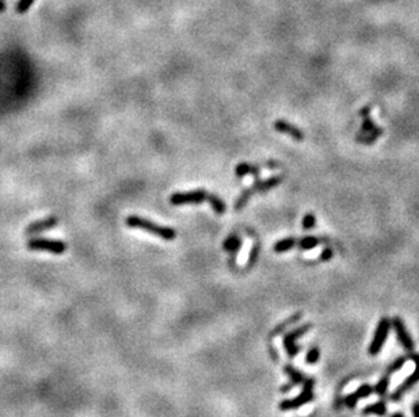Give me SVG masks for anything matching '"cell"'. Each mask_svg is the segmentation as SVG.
I'll return each mask as SVG.
<instances>
[{
    "instance_id": "cell-1",
    "label": "cell",
    "mask_w": 419,
    "mask_h": 417,
    "mask_svg": "<svg viewBox=\"0 0 419 417\" xmlns=\"http://www.w3.org/2000/svg\"><path fill=\"white\" fill-rule=\"evenodd\" d=\"M284 175H275V176H270L265 179V180H259V177H255V181L253 183L250 189H246L240 195L239 198L235 201V205H233V209L235 211H240L243 207L246 206L247 202L250 201L251 195L255 194V193H266V191H270V190L275 189L277 186H279L282 181H284Z\"/></svg>"
},
{
    "instance_id": "cell-2",
    "label": "cell",
    "mask_w": 419,
    "mask_h": 417,
    "mask_svg": "<svg viewBox=\"0 0 419 417\" xmlns=\"http://www.w3.org/2000/svg\"><path fill=\"white\" fill-rule=\"evenodd\" d=\"M125 223L128 226L135 227V229H141L144 232L152 233V235L160 237L165 241H173L177 237V232H175L174 227L161 226V225H157V223L152 222V221H149L144 217H139V215H129L125 219Z\"/></svg>"
},
{
    "instance_id": "cell-3",
    "label": "cell",
    "mask_w": 419,
    "mask_h": 417,
    "mask_svg": "<svg viewBox=\"0 0 419 417\" xmlns=\"http://www.w3.org/2000/svg\"><path fill=\"white\" fill-rule=\"evenodd\" d=\"M212 194H209L205 190H193L186 193H175L170 197V203L174 206H181V205H197L201 202H209Z\"/></svg>"
},
{
    "instance_id": "cell-4",
    "label": "cell",
    "mask_w": 419,
    "mask_h": 417,
    "mask_svg": "<svg viewBox=\"0 0 419 417\" xmlns=\"http://www.w3.org/2000/svg\"><path fill=\"white\" fill-rule=\"evenodd\" d=\"M27 248L31 251H43L53 255H63L67 251L68 245L61 240H51V239H31L27 241Z\"/></svg>"
},
{
    "instance_id": "cell-5",
    "label": "cell",
    "mask_w": 419,
    "mask_h": 417,
    "mask_svg": "<svg viewBox=\"0 0 419 417\" xmlns=\"http://www.w3.org/2000/svg\"><path fill=\"white\" fill-rule=\"evenodd\" d=\"M313 386H315V379L309 378L304 381L303 392L293 400H285L279 404L281 410H290V409H297L303 405L308 404L309 401L313 400Z\"/></svg>"
},
{
    "instance_id": "cell-6",
    "label": "cell",
    "mask_w": 419,
    "mask_h": 417,
    "mask_svg": "<svg viewBox=\"0 0 419 417\" xmlns=\"http://www.w3.org/2000/svg\"><path fill=\"white\" fill-rule=\"evenodd\" d=\"M390 328H391L390 318H387V317L381 318L379 325H377L374 337H373L372 343H370V346H369V354L377 355L379 352H380L383 346H384V343H386L387 336H388V333H390Z\"/></svg>"
},
{
    "instance_id": "cell-7",
    "label": "cell",
    "mask_w": 419,
    "mask_h": 417,
    "mask_svg": "<svg viewBox=\"0 0 419 417\" xmlns=\"http://www.w3.org/2000/svg\"><path fill=\"white\" fill-rule=\"evenodd\" d=\"M311 327H312L311 324H305V325H303V327H300V328L292 331V332L286 333V336L284 337V346L289 356H296V355L299 354L300 348L297 347L296 340L300 336H303L304 333L308 332L309 329H311Z\"/></svg>"
},
{
    "instance_id": "cell-8",
    "label": "cell",
    "mask_w": 419,
    "mask_h": 417,
    "mask_svg": "<svg viewBox=\"0 0 419 417\" xmlns=\"http://www.w3.org/2000/svg\"><path fill=\"white\" fill-rule=\"evenodd\" d=\"M59 225V217L56 215H49L47 218L39 219V221H35V222L30 223L29 226L26 227V236H35V235H39V233H44L55 227Z\"/></svg>"
},
{
    "instance_id": "cell-9",
    "label": "cell",
    "mask_w": 419,
    "mask_h": 417,
    "mask_svg": "<svg viewBox=\"0 0 419 417\" xmlns=\"http://www.w3.org/2000/svg\"><path fill=\"white\" fill-rule=\"evenodd\" d=\"M411 359L415 362V371L396 389V392L392 394V400H399L408 389L412 388L416 382H419V355H411Z\"/></svg>"
},
{
    "instance_id": "cell-10",
    "label": "cell",
    "mask_w": 419,
    "mask_h": 417,
    "mask_svg": "<svg viewBox=\"0 0 419 417\" xmlns=\"http://www.w3.org/2000/svg\"><path fill=\"white\" fill-rule=\"evenodd\" d=\"M392 325H394L395 332H396V336H398L399 341L402 343V346L406 348L408 352L414 350V341L411 340L410 335L406 331V327L403 324V321L399 318V317H395L394 321H392Z\"/></svg>"
},
{
    "instance_id": "cell-11",
    "label": "cell",
    "mask_w": 419,
    "mask_h": 417,
    "mask_svg": "<svg viewBox=\"0 0 419 417\" xmlns=\"http://www.w3.org/2000/svg\"><path fill=\"white\" fill-rule=\"evenodd\" d=\"M274 129L277 131H279V133H284V134L292 137V138L296 140V141H303L305 137L303 130H300V129L295 126V125H290V123L284 121V119H277L274 122Z\"/></svg>"
},
{
    "instance_id": "cell-12",
    "label": "cell",
    "mask_w": 419,
    "mask_h": 417,
    "mask_svg": "<svg viewBox=\"0 0 419 417\" xmlns=\"http://www.w3.org/2000/svg\"><path fill=\"white\" fill-rule=\"evenodd\" d=\"M372 392V386H369V385H362L361 388L357 389L356 392L349 394L347 397H345V398H343V404L346 405L347 408H354L357 402H358V400H361V398H366L368 396H370V393Z\"/></svg>"
},
{
    "instance_id": "cell-13",
    "label": "cell",
    "mask_w": 419,
    "mask_h": 417,
    "mask_svg": "<svg viewBox=\"0 0 419 417\" xmlns=\"http://www.w3.org/2000/svg\"><path fill=\"white\" fill-rule=\"evenodd\" d=\"M370 111H372V107L370 106H366L364 109L360 110V117H362V126H361L360 133L365 134V133H372V131H380L383 130L380 126H377L376 123L373 122V119L370 118Z\"/></svg>"
},
{
    "instance_id": "cell-14",
    "label": "cell",
    "mask_w": 419,
    "mask_h": 417,
    "mask_svg": "<svg viewBox=\"0 0 419 417\" xmlns=\"http://www.w3.org/2000/svg\"><path fill=\"white\" fill-rule=\"evenodd\" d=\"M224 251L231 253V264L233 263V259L239 253V249L241 248V239L237 233H231L227 239H225L224 244H223Z\"/></svg>"
},
{
    "instance_id": "cell-15",
    "label": "cell",
    "mask_w": 419,
    "mask_h": 417,
    "mask_svg": "<svg viewBox=\"0 0 419 417\" xmlns=\"http://www.w3.org/2000/svg\"><path fill=\"white\" fill-rule=\"evenodd\" d=\"M285 373L289 375V378H290V381H292V382H289L288 385H285V386H282V388H281V392H282V393H288L289 390L295 388L296 385L304 384V375L301 374L300 371H297L295 367L286 366V367H285Z\"/></svg>"
},
{
    "instance_id": "cell-16",
    "label": "cell",
    "mask_w": 419,
    "mask_h": 417,
    "mask_svg": "<svg viewBox=\"0 0 419 417\" xmlns=\"http://www.w3.org/2000/svg\"><path fill=\"white\" fill-rule=\"evenodd\" d=\"M259 173H261V168L257 167L254 164H250V163H240V164L236 165L235 168V175L237 177H244L247 175H251L254 177H259Z\"/></svg>"
},
{
    "instance_id": "cell-17",
    "label": "cell",
    "mask_w": 419,
    "mask_h": 417,
    "mask_svg": "<svg viewBox=\"0 0 419 417\" xmlns=\"http://www.w3.org/2000/svg\"><path fill=\"white\" fill-rule=\"evenodd\" d=\"M297 244V239L295 237H285L282 240L277 241L274 244V252L275 253H285L290 251V249Z\"/></svg>"
},
{
    "instance_id": "cell-18",
    "label": "cell",
    "mask_w": 419,
    "mask_h": 417,
    "mask_svg": "<svg viewBox=\"0 0 419 417\" xmlns=\"http://www.w3.org/2000/svg\"><path fill=\"white\" fill-rule=\"evenodd\" d=\"M383 133H384V130L372 131V133H365V134L358 133V134L356 135V140L360 144H362V145H372V144H374L376 140L380 138L381 135H383Z\"/></svg>"
},
{
    "instance_id": "cell-19",
    "label": "cell",
    "mask_w": 419,
    "mask_h": 417,
    "mask_svg": "<svg viewBox=\"0 0 419 417\" xmlns=\"http://www.w3.org/2000/svg\"><path fill=\"white\" fill-rule=\"evenodd\" d=\"M320 241L322 240H320L319 237L307 236L297 241V245H299V248L303 249V251H309V249H313L315 247H318V245L320 244Z\"/></svg>"
},
{
    "instance_id": "cell-20",
    "label": "cell",
    "mask_w": 419,
    "mask_h": 417,
    "mask_svg": "<svg viewBox=\"0 0 419 417\" xmlns=\"http://www.w3.org/2000/svg\"><path fill=\"white\" fill-rule=\"evenodd\" d=\"M386 413V404L383 401H379L376 404L368 405L364 408V414H376V416H384Z\"/></svg>"
},
{
    "instance_id": "cell-21",
    "label": "cell",
    "mask_w": 419,
    "mask_h": 417,
    "mask_svg": "<svg viewBox=\"0 0 419 417\" xmlns=\"http://www.w3.org/2000/svg\"><path fill=\"white\" fill-rule=\"evenodd\" d=\"M209 205H211L213 211L217 213V214H224L225 210H227V206H225V203L223 202V199H220L215 194H212V197L209 199Z\"/></svg>"
},
{
    "instance_id": "cell-22",
    "label": "cell",
    "mask_w": 419,
    "mask_h": 417,
    "mask_svg": "<svg viewBox=\"0 0 419 417\" xmlns=\"http://www.w3.org/2000/svg\"><path fill=\"white\" fill-rule=\"evenodd\" d=\"M35 0H18L15 5V11L18 14H25L30 10V7L34 5Z\"/></svg>"
},
{
    "instance_id": "cell-23",
    "label": "cell",
    "mask_w": 419,
    "mask_h": 417,
    "mask_svg": "<svg viewBox=\"0 0 419 417\" xmlns=\"http://www.w3.org/2000/svg\"><path fill=\"white\" fill-rule=\"evenodd\" d=\"M388 386H390V375L381 378L380 382H379V384L376 385V388H374V392H376L379 396H384L387 390H388Z\"/></svg>"
},
{
    "instance_id": "cell-24",
    "label": "cell",
    "mask_w": 419,
    "mask_h": 417,
    "mask_svg": "<svg viewBox=\"0 0 419 417\" xmlns=\"http://www.w3.org/2000/svg\"><path fill=\"white\" fill-rule=\"evenodd\" d=\"M315 225H316V217H315V214H312V213L305 214L304 218H303V227H304V230H311V229L315 227Z\"/></svg>"
},
{
    "instance_id": "cell-25",
    "label": "cell",
    "mask_w": 419,
    "mask_h": 417,
    "mask_svg": "<svg viewBox=\"0 0 419 417\" xmlns=\"http://www.w3.org/2000/svg\"><path fill=\"white\" fill-rule=\"evenodd\" d=\"M300 317H301L300 313H297V314H295V316L289 317L288 320L284 321V322H282V324L278 325V327H277V328H275L274 331H273V335H277V333L282 332V331H284V329L286 328V325H289V324H293V322H295V321L299 320V318H300Z\"/></svg>"
},
{
    "instance_id": "cell-26",
    "label": "cell",
    "mask_w": 419,
    "mask_h": 417,
    "mask_svg": "<svg viewBox=\"0 0 419 417\" xmlns=\"http://www.w3.org/2000/svg\"><path fill=\"white\" fill-rule=\"evenodd\" d=\"M258 256H259V245L255 244L254 247H253V251L250 252V256H248V263H247V268H251V267H254L255 261L258 260Z\"/></svg>"
},
{
    "instance_id": "cell-27",
    "label": "cell",
    "mask_w": 419,
    "mask_h": 417,
    "mask_svg": "<svg viewBox=\"0 0 419 417\" xmlns=\"http://www.w3.org/2000/svg\"><path fill=\"white\" fill-rule=\"evenodd\" d=\"M319 356H320V351L316 347H313L312 350H309V352L307 354V363L308 364H315L319 360Z\"/></svg>"
},
{
    "instance_id": "cell-28",
    "label": "cell",
    "mask_w": 419,
    "mask_h": 417,
    "mask_svg": "<svg viewBox=\"0 0 419 417\" xmlns=\"http://www.w3.org/2000/svg\"><path fill=\"white\" fill-rule=\"evenodd\" d=\"M406 360H407L406 356H402V358H399L398 360H396V362L392 363V366H391L390 368H388V375L394 374V373H396V371L400 370V368H402V367L404 366V363H406Z\"/></svg>"
},
{
    "instance_id": "cell-29",
    "label": "cell",
    "mask_w": 419,
    "mask_h": 417,
    "mask_svg": "<svg viewBox=\"0 0 419 417\" xmlns=\"http://www.w3.org/2000/svg\"><path fill=\"white\" fill-rule=\"evenodd\" d=\"M332 256H334V251H332L330 247H327V248L323 249V252L320 253V257H319V259L323 261H327V260H330Z\"/></svg>"
},
{
    "instance_id": "cell-30",
    "label": "cell",
    "mask_w": 419,
    "mask_h": 417,
    "mask_svg": "<svg viewBox=\"0 0 419 417\" xmlns=\"http://www.w3.org/2000/svg\"><path fill=\"white\" fill-rule=\"evenodd\" d=\"M412 413H414V417H419V402H415L414 406H412Z\"/></svg>"
},
{
    "instance_id": "cell-31",
    "label": "cell",
    "mask_w": 419,
    "mask_h": 417,
    "mask_svg": "<svg viewBox=\"0 0 419 417\" xmlns=\"http://www.w3.org/2000/svg\"><path fill=\"white\" fill-rule=\"evenodd\" d=\"M6 9H7V3H6V0H0V13H5Z\"/></svg>"
},
{
    "instance_id": "cell-32",
    "label": "cell",
    "mask_w": 419,
    "mask_h": 417,
    "mask_svg": "<svg viewBox=\"0 0 419 417\" xmlns=\"http://www.w3.org/2000/svg\"><path fill=\"white\" fill-rule=\"evenodd\" d=\"M392 417H403V414L402 413H394V414H392Z\"/></svg>"
}]
</instances>
